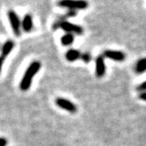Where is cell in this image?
Returning <instances> with one entry per match:
<instances>
[{"mask_svg":"<svg viewBox=\"0 0 146 146\" xmlns=\"http://www.w3.org/2000/svg\"><path fill=\"white\" fill-rule=\"evenodd\" d=\"M42 64L39 61H33V63L28 67L25 72L24 74V76L21 79L20 84V89L22 91H27L31 87L33 79L36 76V74L40 70Z\"/></svg>","mask_w":146,"mask_h":146,"instance_id":"6da1fadb","label":"cell"},{"mask_svg":"<svg viewBox=\"0 0 146 146\" xmlns=\"http://www.w3.org/2000/svg\"><path fill=\"white\" fill-rule=\"evenodd\" d=\"M58 6L68 9L84 10L89 7V3L85 0H60Z\"/></svg>","mask_w":146,"mask_h":146,"instance_id":"7a4b0ae2","label":"cell"},{"mask_svg":"<svg viewBox=\"0 0 146 146\" xmlns=\"http://www.w3.org/2000/svg\"><path fill=\"white\" fill-rule=\"evenodd\" d=\"M7 18L10 23L12 31L16 36H19L21 33V21L20 17L15 11L10 10L7 11Z\"/></svg>","mask_w":146,"mask_h":146,"instance_id":"3957f363","label":"cell"},{"mask_svg":"<svg viewBox=\"0 0 146 146\" xmlns=\"http://www.w3.org/2000/svg\"><path fill=\"white\" fill-rule=\"evenodd\" d=\"M55 103L57 106L61 108V109L65 110L70 113H76L77 110V107L70 100L66 99V98H58L57 99L55 100Z\"/></svg>","mask_w":146,"mask_h":146,"instance_id":"277c9868","label":"cell"},{"mask_svg":"<svg viewBox=\"0 0 146 146\" xmlns=\"http://www.w3.org/2000/svg\"><path fill=\"white\" fill-rule=\"evenodd\" d=\"M58 26L60 27L63 30L67 32L68 33H76V34H81L83 33V29L77 25L72 24L68 21H62L59 23Z\"/></svg>","mask_w":146,"mask_h":146,"instance_id":"5b68a950","label":"cell"},{"mask_svg":"<svg viewBox=\"0 0 146 146\" xmlns=\"http://www.w3.org/2000/svg\"><path fill=\"white\" fill-rule=\"evenodd\" d=\"M104 57L108 58L110 59L118 61V62H122L125 59V54L122 51H118V50H106L103 53Z\"/></svg>","mask_w":146,"mask_h":146,"instance_id":"8992f818","label":"cell"},{"mask_svg":"<svg viewBox=\"0 0 146 146\" xmlns=\"http://www.w3.org/2000/svg\"><path fill=\"white\" fill-rule=\"evenodd\" d=\"M106 73V65L104 58L102 55H99L96 58V76L98 77H102Z\"/></svg>","mask_w":146,"mask_h":146,"instance_id":"52a82bcc","label":"cell"},{"mask_svg":"<svg viewBox=\"0 0 146 146\" xmlns=\"http://www.w3.org/2000/svg\"><path fill=\"white\" fill-rule=\"evenodd\" d=\"M22 29L26 33H29L33 28V21L30 14H26L21 21Z\"/></svg>","mask_w":146,"mask_h":146,"instance_id":"ba28073f","label":"cell"},{"mask_svg":"<svg viewBox=\"0 0 146 146\" xmlns=\"http://www.w3.org/2000/svg\"><path fill=\"white\" fill-rule=\"evenodd\" d=\"M15 46V42L12 40H7L4 42V44L2 46L1 48V55L7 58V56L10 54L13 48Z\"/></svg>","mask_w":146,"mask_h":146,"instance_id":"9c48e42d","label":"cell"},{"mask_svg":"<svg viewBox=\"0 0 146 146\" xmlns=\"http://www.w3.org/2000/svg\"><path fill=\"white\" fill-rule=\"evenodd\" d=\"M80 57H81L80 53L79 50H75V49H71L66 53V58L69 62H74V61L77 60Z\"/></svg>","mask_w":146,"mask_h":146,"instance_id":"30bf717a","label":"cell"},{"mask_svg":"<svg viewBox=\"0 0 146 146\" xmlns=\"http://www.w3.org/2000/svg\"><path fill=\"white\" fill-rule=\"evenodd\" d=\"M75 36L72 33H66L61 37V43L63 46H70L74 42Z\"/></svg>","mask_w":146,"mask_h":146,"instance_id":"8fae6325","label":"cell"},{"mask_svg":"<svg viewBox=\"0 0 146 146\" xmlns=\"http://www.w3.org/2000/svg\"><path fill=\"white\" fill-rule=\"evenodd\" d=\"M146 71V58L140 59L136 66V72L137 73H143Z\"/></svg>","mask_w":146,"mask_h":146,"instance_id":"7c38bea8","label":"cell"},{"mask_svg":"<svg viewBox=\"0 0 146 146\" xmlns=\"http://www.w3.org/2000/svg\"><path fill=\"white\" fill-rule=\"evenodd\" d=\"M81 58H82V60H83L84 63H89V61H90V59H91V56H90L89 54L85 53V54H81Z\"/></svg>","mask_w":146,"mask_h":146,"instance_id":"4fadbf2b","label":"cell"},{"mask_svg":"<svg viewBox=\"0 0 146 146\" xmlns=\"http://www.w3.org/2000/svg\"><path fill=\"white\" fill-rule=\"evenodd\" d=\"M137 89L139 91H142V92H145L146 91V81H144L143 83H141L138 87H137Z\"/></svg>","mask_w":146,"mask_h":146,"instance_id":"5bb4252c","label":"cell"},{"mask_svg":"<svg viewBox=\"0 0 146 146\" xmlns=\"http://www.w3.org/2000/svg\"><path fill=\"white\" fill-rule=\"evenodd\" d=\"M8 144L7 140L4 137H0V146H7Z\"/></svg>","mask_w":146,"mask_h":146,"instance_id":"9a60e30c","label":"cell"},{"mask_svg":"<svg viewBox=\"0 0 146 146\" xmlns=\"http://www.w3.org/2000/svg\"><path fill=\"white\" fill-rule=\"evenodd\" d=\"M6 57L3 56V55H0V73L2 72V68H3V66L4 64V62H5Z\"/></svg>","mask_w":146,"mask_h":146,"instance_id":"2e32d148","label":"cell"},{"mask_svg":"<svg viewBox=\"0 0 146 146\" xmlns=\"http://www.w3.org/2000/svg\"><path fill=\"white\" fill-rule=\"evenodd\" d=\"M139 98H140V99L146 102V91L145 92H142V93L139 95Z\"/></svg>","mask_w":146,"mask_h":146,"instance_id":"e0dca14e","label":"cell"}]
</instances>
